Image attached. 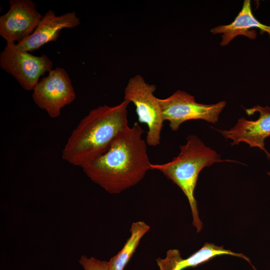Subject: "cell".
Returning <instances> with one entry per match:
<instances>
[{
  "instance_id": "7c38bea8",
  "label": "cell",
  "mask_w": 270,
  "mask_h": 270,
  "mask_svg": "<svg viewBox=\"0 0 270 270\" xmlns=\"http://www.w3.org/2000/svg\"><path fill=\"white\" fill-rule=\"evenodd\" d=\"M255 28L267 32L270 38V26L264 24L256 20L252 12L250 1L245 0L241 10L232 23L216 26L210 32L212 34H222L220 44L225 46L239 35L254 39L256 36Z\"/></svg>"
},
{
  "instance_id": "5bb4252c",
  "label": "cell",
  "mask_w": 270,
  "mask_h": 270,
  "mask_svg": "<svg viewBox=\"0 0 270 270\" xmlns=\"http://www.w3.org/2000/svg\"><path fill=\"white\" fill-rule=\"evenodd\" d=\"M78 262L84 270H108V262L82 255Z\"/></svg>"
},
{
  "instance_id": "30bf717a",
  "label": "cell",
  "mask_w": 270,
  "mask_h": 270,
  "mask_svg": "<svg viewBox=\"0 0 270 270\" xmlns=\"http://www.w3.org/2000/svg\"><path fill=\"white\" fill-rule=\"evenodd\" d=\"M80 23L74 11L56 16L54 10H49L42 16L34 32L17 43V46L26 52H34L48 42L56 41L63 28H73Z\"/></svg>"
},
{
  "instance_id": "8992f818",
  "label": "cell",
  "mask_w": 270,
  "mask_h": 270,
  "mask_svg": "<svg viewBox=\"0 0 270 270\" xmlns=\"http://www.w3.org/2000/svg\"><path fill=\"white\" fill-rule=\"evenodd\" d=\"M0 66L28 91L33 90L40 77L52 70V62L46 55L34 56L19 48L16 44L8 42L0 54Z\"/></svg>"
},
{
  "instance_id": "4fadbf2b",
  "label": "cell",
  "mask_w": 270,
  "mask_h": 270,
  "mask_svg": "<svg viewBox=\"0 0 270 270\" xmlns=\"http://www.w3.org/2000/svg\"><path fill=\"white\" fill-rule=\"evenodd\" d=\"M150 229L143 221L132 224L130 236L122 248L108 262V270H124L134 253L140 240Z\"/></svg>"
},
{
  "instance_id": "7a4b0ae2",
  "label": "cell",
  "mask_w": 270,
  "mask_h": 270,
  "mask_svg": "<svg viewBox=\"0 0 270 270\" xmlns=\"http://www.w3.org/2000/svg\"><path fill=\"white\" fill-rule=\"evenodd\" d=\"M128 100L90 110L72 130L62 152V158L82 168L104 153L128 124Z\"/></svg>"
},
{
  "instance_id": "8fae6325",
  "label": "cell",
  "mask_w": 270,
  "mask_h": 270,
  "mask_svg": "<svg viewBox=\"0 0 270 270\" xmlns=\"http://www.w3.org/2000/svg\"><path fill=\"white\" fill-rule=\"evenodd\" d=\"M222 255H230L242 258L251 264L250 259L242 253L225 249L212 243L206 242L202 248L186 258H182L179 250H169L165 258H156L159 270H183L188 268L196 267L212 258Z\"/></svg>"
},
{
  "instance_id": "ba28073f",
  "label": "cell",
  "mask_w": 270,
  "mask_h": 270,
  "mask_svg": "<svg viewBox=\"0 0 270 270\" xmlns=\"http://www.w3.org/2000/svg\"><path fill=\"white\" fill-rule=\"evenodd\" d=\"M8 12L0 16V35L6 42L19 43L30 36L42 18L31 0H10Z\"/></svg>"
},
{
  "instance_id": "277c9868",
  "label": "cell",
  "mask_w": 270,
  "mask_h": 270,
  "mask_svg": "<svg viewBox=\"0 0 270 270\" xmlns=\"http://www.w3.org/2000/svg\"><path fill=\"white\" fill-rule=\"evenodd\" d=\"M156 86L150 84L140 74L131 78L125 88L124 100L136 107L138 121L148 127L146 141L148 146L160 144L164 120L160 98L154 94Z\"/></svg>"
},
{
  "instance_id": "9c48e42d",
  "label": "cell",
  "mask_w": 270,
  "mask_h": 270,
  "mask_svg": "<svg viewBox=\"0 0 270 270\" xmlns=\"http://www.w3.org/2000/svg\"><path fill=\"white\" fill-rule=\"evenodd\" d=\"M245 110L248 116L258 112V118L256 120H250L242 118L229 130H216L226 138L232 140V146L246 142L250 147L260 148L270 160V153L264 146V140L270 136V108L256 106Z\"/></svg>"
},
{
  "instance_id": "9a60e30c",
  "label": "cell",
  "mask_w": 270,
  "mask_h": 270,
  "mask_svg": "<svg viewBox=\"0 0 270 270\" xmlns=\"http://www.w3.org/2000/svg\"><path fill=\"white\" fill-rule=\"evenodd\" d=\"M268 174L270 176V170L267 172Z\"/></svg>"
},
{
  "instance_id": "52a82bcc",
  "label": "cell",
  "mask_w": 270,
  "mask_h": 270,
  "mask_svg": "<svg viewBox=\"0 0 270 270\" xmlns=\"http://www.w3.org/2000/svg\"><path fill=\"white\" fill-rule=\"evenodd\" d=\"M32 98L40 108L46 111L52 118L58 117L61 110L71 104L76 95L67 72L56 68L48 72L33 90Z\"/></svg>"
},
{
  "instance_id": "5b68a950",
  "label": "cell",
  "mask_w": 270,
  "mask_h": 270,
  "mask_svg": "<svg viewBox=\"0 0 270 270\" xmlns=\"http://www.w3.org/2000/svg\"><path fill=\"white\" fill-rule=\"evenodd\" d=\"M160 101L164 120L169 122L172 131L178 130L182 123L189 120H202L216 123L226 105L224 101L210 104L198 103L193 96L181 90L166 98H160Z\"/></svg>"
},
{
  "instance_id": "3957f363",
  "label": "cell",
  "mask_w": 270,
  "mask_h": 270,
  "mask_svg": "<svg viewBox=\"0 0 270 270\" xmlns=\"http://www.w3.org/2000/svg\"><path fill=\"white\" fill-rule=\"evenodd\" d=\"M178 156L166 163L151 164L150 170L161 172L168 179L176 184L187 198L192 216V224L200 232L203 227L198 214L197 202L194 192L198 176L204 168L214 163L230 162V160H222L221 156L215 150L207 146L196 135H189L186 144L180 146Z\"/></svg>"
},
{
  "instance_id": "6da1fadb",
  "label": "cell",
  "mask_w": 270,
  "mask_h": 270,
  "mask_svg": "<svg viewBox=\"0 0 270 270\" xmlns=\"http://www.w3.org/2000/svg\"><path fill=\"white\" fill-rule=\"evenodd\" d=\"M144 130L136 122L116 138L108 149L82 168L94 182L112 194L139 183L150 169Z\"/></svg>"
}]
</instances>
